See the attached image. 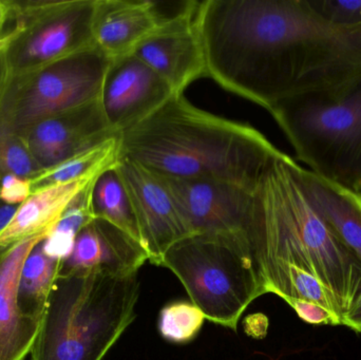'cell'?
Returning a JSON list of instances; mask_svg holds the SVG:
<instances>
[{"mask_svg": "<svg viewBox=\"0 0 361 360\" xmlns=\"http://www.w3.org/2000/svg\"><path fill=\"white\" fill-rule=\"evenodd\" d=\"M161 266L179 278L206 319L235 332L252 302L267 294L246 239L191 235L169 247Z\"/></svg>", "mask_w": 361, "mask_h": 360, "instance_id": "obj_4", "label": "cell"}, {"mask_svg": "<svg viewBox=\"0 0 361 360\" xmlns=\"http://www.w3.org/2000/svg\"><path fill=\"white\" fill-rule=\"evenodd\" d=\"M32 180L8 175L0 185V199L12 205H21L32 194Z\"/></svg>", "mask_w": 361, "mask_h": 360, "instance_id": "obj_26", "label": "cell"}, {"mask_svg": "<svg viewBox=\"0 0 361 360\" xmlns=\"http://www.w3.org/2000/svg\"><path fill=\"white\" fill-rule=\"evenodd\" d=\"M311 2L318 13L334 23L350 25H361V0H311Z\"/></svg>", "mask_w": 361, "mask_h": 360, "instance_id": "obj_24", "label": "cell"}, {"mask_svg": "<svg viewBox=\"0 0 361 360\" xmlns=\"http://www.w3.org/2000/svg\"><path fill=\"white\" fill-rule=\"evenodd\" d=\"M11 18L10 0H0V36L4 32V25Z\"/></svg>", "mask_w": 361, "mask_h": 360, "instance_id": "obj_31", "label": "cell"}, {"mask_svg": "<svg viewBox=\"0 0 361 360\" xmlns=\"http://www.w3.org/2000/svg\"><path fill=\"white\" fill-rule=\"evenodd\" d=\"M97 179L91 182L72 201L59 223L44 239V251L49 255L65 260L73 249L74 241L78 232L89 222L94 219L92 209V190Z\"/></svg>", "mask_w": 361, "mask_h": 360, "instance_id": "obj_21", "label": "cell"}, {"mask_svg": "<svg viewBox=\"0 0 361 360\" xmlns=\"http://www.w3.org/2000/svg\"><path fill=\"white\" fill-rule=\"evenodd\" d=\"M282 154L250 124L200 109L184 94L120 135V158L159 175L225 182L252 192Z\"/></svg>", "mask_w": 361, "mask_h": 360, "instance_id": "obj_2", "label": "cell"}, {"mask_svg": "<svg viewBox=\"0 0 361 360\" xmlns=\"http://www.w3.org/2000/svg\"><path fill=\"white\" fill-rule=\"evenodd\" d=\"M20 205H12L0 199V235L8 228Z\"/></svg>", "mask_w": 361, "mask_h": 360, "instance_id": "obj_29", "label": "cell"}, {"mask_svg": "<svg viewBox=\"0 0 361 360\" xmlns=\"http://www.w3.org/2000/svg\"><path fill=\"white\" fill-rule=\"evenodd\" d=\"M110 61L97 48L18 76H8L0 99V129L23 137L46 118L101 101Z\"/></svg>", "mask_w": 361, "mask_h": 360, "instance_id": "obj_6", "label": "cell"}, {"mask_svg": "<svg viewBox=\"0 0 361 360\" xmlns=\"http://www.w3.org/2000/svg\"><path fill=\"white\" fill-rule=\"evenodd\" d=\"M116 170L130 201L148 261L161 266L169 247L191 236L190 230L158 173L127 158L118 159Z\"/></svg>", "mask_w": 361, "mask_h": 360, "instance_id": "obj_9", "label": "cell"}, {"mask_svg": "<svg viewBox=\"0 0 361 360\" xmlns=\"http://www.w3.org/2000/svg\"><path fill=\"white\" fill-rule=\"evenodd\" d=\"M269 112L309 170L361 197V80L335 99L292 97Z\"/></svg>", "mask_w": 361, "mask_h": 360, "instance_id": "obj_5", "label": "cell"}, {"mask_svg": "<svg viewBox=\"0 0 361 360\" xmlns=\"http://www.w3.org/2000/svg\"><path fill=\"white\" fill-rule=\"evenodd\" d=\"M176 97L171 87L135 54L114 59L104 80L101 105L116 135L133 128Z\"/></svg>", "mask_w": 361, "mask_h": 360, "instance_id": "obj_10", "label": "cell"}, {"mask_svg": "<svg viewBox=\"0 0 361 360\" xmlns=\"http://www.w3.org/2000/svg\"><path fill=\"white\" fill-rule=\"evenodd\" d=\"M341 325L361 334V293L351 309L343 315Z\"/></svg>", "mask_w": 361, "mask_h": 360, "instance_id": "obj_28", "label": "cell"}, {"mask_svg": "<svg viewBox=\"0 0 361 360\" xmlns=\"http://www.w3.org/2000/svg\"><path fill=\"white\" fill-rule=\"evenodd\" d=\"M20 31V27H14L12 30H10V31L6 32V33L0 36V52L6 50V49L12 44L13 40L19 35Z\"/></svg>", "mask_w": 361, "mask_h": 360, "instance_id": "obj_30", "label": "cell"}, {"mask_svg": "<svg viewBox=\"0 0 361 360\" xmlns=\"http://www.w3.org/2000/svg\"><path fill=\"white\" fill-rule=\"evenodd\" d=\"M92 209L95 218L110 222L141 243L130 201L116 173V165L104 171L95 181Z\"/></svg>", "mask_w": 361, "mask_h": 360, "instance_id": "obj_20", "label": "cell"}, {"mask_svg": "<svg viewBox=\"0 0 361 360\" xmlns=\"http://www.w3.org/2000/svg\"><path fill=\"white\" fill-rule=\"evenodd\" d=\"M244 325H245L244 329H245L247 335L252 336L255 338H263L267 336L269 321L264 315H250L246 318Z\"/></svg>", "mask_w": 361, "mask_h": 360, "instance_id": "obj_27", "label": "cell"}, {"mask_svg": "<svg viewBox=\"0 0 361 360\" xmlns=\"http://www.w3.org/2000/svg\"><path fill=\"white\" fill-rule=\"evenodd\" d=\"M295 173L314 209L361 262V197L297 163Z\"/></svg>", "mask_w": 361, "mask_h": 360, "instance_id": "obj_16", "label": "cell"}, {"mask_svg": "<svg viewBox=\"0 0 361 360\" xmlns=\"http://www.w3.org/2000/svg\"><path fill=\"white\" fill-rule=\"evenodd\" d=\"M200 4V2H199ZM195 11L159 27L133 54L149 66L175 95L207 77V61Z\"/></svg>", "mask_w": 361, "mask_h": 360, "instance_id": "obj_12", "label": "cell"}, {"mask_svg": "<svg viewBox=\"0 0 361 360\" xmlns=\"http://www.w3.org/2000/svg\"><path fill=\"white\" fill-rule=\"evenodd\" d=\"M101 101H93L37 123L23 135L42 171L116 137Z\"/></svg>", "mask_w": 361, "mask_h": 360, "instance_id": "obj_11", "label": "cell"}, {"mask_svg": "<svg viewBox=\"0 0 361 360\" xmlns=\"http://www.w3.org/2000/svg\"><path fill=\"white\" fill-rule=\"evenodd\" d=\"M162 25L152 0H94L93 39L110 61L133 54Z\"/></svg>", "mask_w": 361, "mask_h": 360, "instance_id": "obj_15", "label": "cell"}, {"mask_svg": "<svg viewBox=\"0 0 361 360\" xmlns=\"http://www.w3.org/2000/svg\"><path fill=\"white\" fill-rule=\"evenodd\" d=\"M63 260L49 255L40 241L27 256L17 287L19 310L27 318L42 323L53 285Z\"/></svg>", "mask_w": 361, "mask_h": 360, "instance_id": "obj_18", "label": "cell"}, {"mask_svg": "<svg viewBox=\"0 0 361 360\" xmlns=\"http://www.w3.org/2000/svg\"><path fill=\"white\" fill-rule=\"evenodd\" d=\"M282 300H284L296 312L297 316L307 325H332V327L341 325L332 313L318 304L288 297L283 298Z\"/></svg>", "mask_w": 361, "mask_h": 360, "instance_id": "obj_25", "label": "cell"}, {"mask_svg": "<svg viewBox=\"0 0 361 360\" xmlns=\"http://www.w3.org/2000/svg\"><path fill=\"white\" fill-rule=\"evenodd\" d=\"M148 258L139 241L106 220L94 218L80 230L59 273L97 271L111 276L137 274Z\"/></svg>", "mask_w": 361, "mask_h": 360, "instance_id": "obj_13", "label": "cell"}, {"mask_svg": "<svg viewBox=\"0 0 361 360\" xmlns=\"http://www.w3.org/2000/svg\"><path fill=\"white\" fill-rule=\"evenodd\" d=\"M205 319V315L192 302H171L161 311L159 331L169 342L187 344L197 337Z\"/></svg>", "mask_w": 361, "mask_h": 360, "instance_id": "obj_22", "label": "cell"}, {"mask_svg": "<svg viewBox=\"0 0 361 360\" xmlns=\"http://www.w3.org/2000/svg\"><path fill=\"white\" fill-rule=\"evenodd\" d=\"M97 178L50 186L33 192L18 207L12 221L0 235V245L14 244L31 237H48L72 201Z\"/></svg>", "mask_w": 361, "mask_h": 360, "instance_id": "obj_17", "label": "cell"}, {"mask_svg": "<svg viewBox=\"0 0 361 360\" xmlns=\"http://www.w3.org/2000/svg\"><path fill=\"white\" fill-rule=\"evenodd\" d=\"M139 273H59L31 360H103L137 318Z\"/></svg>", "mask_w": 361, "mask_h": 360, "instance_id": "obj_3", "label": "cell"}, {"mask_svg": "<svg viewBox=\"0 0 361 360\" xmlns=\"http://www.w3.org/2000/svg\"><path fill=\"white\" fill-rule=\"evenodd\" d=\"M120 159V135L42 171L31 181L32 194L50 186L99 177Z\"/></svg>", "mask_w": 361, "mask_h": 360, "instance_id": "obj_19", "label": "cell"}, {"mask_svg": "<svg viewBox=\"0 0 361 360\" xmlns=\"http://www.w3.org/2000/svg\"><path fill=\"white\" fill-rule=\"evenodd\" d=\"M296 164L283 152L255 190L252 254L267 294H276L293 268L307 271L330 292L343 321L361 293V262L310 202Z\"/></svg>", "mask_w": 361, "mask_h": 360, "instance_id": "obj_1", "label": "cell"}, {"mask_svg": "<svg viewBox=\"0 0 361 360\" xmlns=\"http://www.w3.org/2000/svg\"><path fill=\"white\" fill-rule=\"evenodd\" d=\"M42 173L25 139L0 129V185L8 175L33 180Z\"/></svg>", "mask_w": 361, "mask_h": 360, "instance_id": "obj_23", "label": "cell"}, {"mask_svg": "<svg viewBox=\"0 0 361 360\" xmlns=\"http://www.w3.org/2000/svg\"><path fill=\"white\" fill-rule=\"evenodd\" d=\"M8 72L6 67V57H4V51L0 52V99H1L2 93H4V87L8 82Z\"/></svg>", "mask_w": 361, "mask_h": 360, "instance_id": "obj_32", "label": "cell"}, {"mask_svg": "<svg viewBox=\"0 0 361 360\" xmlns=\"http://www.w3.org/2000/svg\"><path fill=\"white\" fill-rule=\"evenodd\" d=\"M11 18L21 29L4 50L8 76L97 48L92 34L94 0H10Z\"/></svg>", "mask_w": 361, "mask_h": 360, "instance_id": "obj_7", "label": "cell"}, {"mask_svg": "<svg viewBox=\"0 0 361 360\" xmlns=\"http://www.w3.org/2000/svg\"><path fill=\"white\" fill-rule=\"evenodd\" d=\"M47 236L0 245V360H25L31 354L40 323L25 317L17 304L21 268L32 249Z\"/></svg>", "mask_w": 361, "mask_h": 360, "instance_id": "obj_14", "label": "cell"}, {"mask_svg": "<svg viewBox=\"0 0 361 360\" xmlns=\"http://www.w3.org/2000/svg\"><path fill=\"white\" fill-rule=\"evenodd\" d=\"M159 175L191 235H220L250 241L252 190L212 180Z\"/></svg>", "mask_w": 361, "mask_h": 360, "instance_id": "obj_8", "label": "cell"}]
</instances>
